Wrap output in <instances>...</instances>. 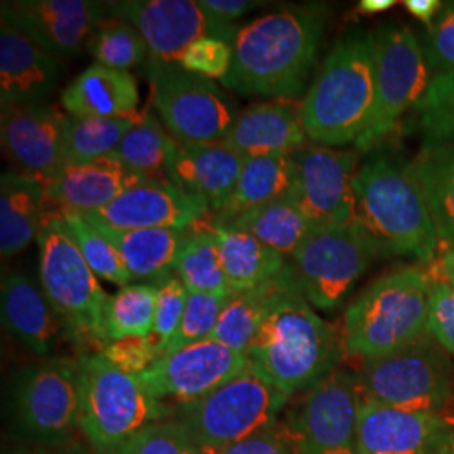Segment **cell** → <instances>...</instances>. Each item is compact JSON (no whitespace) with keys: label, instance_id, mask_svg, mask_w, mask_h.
<instances>
[{"label":"cell","instance_id":"obj_18","mask_svg":"<svg viewBox=\"0 0 454 454\" xmlns=\"http://www.w3.org/2000/svg\"><path fill=\"white\" fill-rule=\"evenodd\" d=\"M296 197L315 227L356 223L357 155L332 146H305L293 153Z\"/></svg>","mask_w":454,"mask_h":454},{"label":"cell","instance_id":"obj_7","mask_svg":"<svg viewBox=\"0 0 454 454\" xmlns=\"http://www.w3.org/2000/svg\"><path fill=\"white\" fill-rule=\"evenodd\" d=\"M80 364V431L97 454H114L148 424L165 421L172 409L153 399L137 375L121 372L99 352Z\"/></svg>","mask_w":454,"mask_h":454},{"label":"cell","instance_id":"obj_8","mask_svg":"<svg viewBox=\"0 0 454 454\" xmlns=\"http://www.w3.org/2000/svg\"><path fill=\"white\" fill-rule=\"evenodd\" d=\"M290 397L249 365L192 404L176 407L182 424L197 448L224 450L279 422Z\"/></svg>","mask_w":454,"mask_h":454},{"label":"cell","instance_id":"obj_49","mask_svg":"<svg viewBox=\"0 0 454 454\" xmlns=\"http://www.w3.org/2000/svg\"><path fill=\"white\" fill-rule=\"evenodd\" d=\"M221 454H294L292 442L278 422L238 444L221 450Z\"/></svg>","mask_w":454,"mask_h":454},{"label":"cell","instance_id":"obj_23","mask_svg":"<svg viewBox=\"0 0 454 454\" xmlns=\"http://www.w3.org/2000/svg\"><path fill=\"white\" fill-rule=\"evenodd\" d=\"M142 180L145 179L110 155L93 162L66 163L44 187L49 206L58 211L93 214Z\"/></svg>","mask_w":454,"mask_h":454},{"label":"cell","instance_id":"obj_43","mask_svg":"<svg viewBox=\"0 0 454 454\" xmlns=\"http://www.w3.org/2000/svg\"><path fill=\"white\" fill-rule=\"evenodd\" d=\"M195 444L176 419L153 422L129 439L114 454H192Z\"/></svg>","mask_w":454,"mask_h":454},{"label":"cell","instance_id":"obj_4","mask_svg":"<svg viewBox=\"0 0 454 454\" xmlns=\"http://www.w3.org/2000/svg\"><path fill=\"white\" fill-rule=\"evenodd\" d=\"M375 110V39L372 33L343 35L325 58L300 116L311 142L340 146L369 130Z\"/></svg>","mask_w":454,"mask_h":454},{"label":"cell","instance_id":"obj_10","mask_svg":"<svg viewBox=\"0 0 454 454\" xmlns=\"http://www.w3.org/2000/svg\"><path fill=\"white\" fill-rule=\"evenodd\" d=\"M377 256V246L358 223L315 227L293 253L290 270L309 303L332 311Z\"/></svg>","mask_w":454,"mask_h":454},{"label":"cell","instance_id":"obj_54","mask_svg":"<svg viewBox=\"0 0 454 454\" xmlns=\"http://www.w3.org/2000/svg\"><path fill=\"white\" fill-rule=\"evenodd\" d=\"M395 5V0H362L358 4V11L364 14H379L384 11H389Z\"/></svg>","mask_w":454,"mask_h":454},{"label":"cell","instance_id":"obj_52","mask_svg":"<svg viewBox=\"0 0 454 454\" xmlns=\"http://www.w3.org/2000/svg\"><path fill=\"white\" fill-rule=\"evenodd\" d=\"M20 454H88V451L82 448V444L69 441L63 444H43L29 451H22Z\"/></svg>","mask_w":454,"mask_h":454},{"label":"cell","instance_id":"obj_12","mask_svg":"<svg viewBox=\"0 0 454 454\" xmlns=\"http://www.w3.org/2000/svg\"><path fill=\"white\" fill-rule=\"evenodd\" d=\"M357 373L337 369L300 394L279 421L294 454H358Z\"/></svg>","mask_w":454,"mask_h":454},{"label":"cell","instance_id":"obj_2","mask_svg":"<svg viewBox=\"0 0 454 454\" xmlns=\"http://www.w3.org/2000/svg\"><path fill=\"white\" fill-rule=\"evenodd\" d=\"M343 333L301 294L288 264V279L266 311L247 358L290 399L311 389L340 367Z\"/></svg>","mask_w":454,"mask_h":454},{"label":"cell","instance_id":"obj_17","mask_svg":"<svg viewBox=\"0 0 454 454\" xmlns=\"http://www.w3.org/2000/svg\"><path fill=\"white\" fill-rule=\"evenodd\" d=\"M69 118L48 101L2 106V150L17 172L46 182L63 168Z\"/></svg>","mask_w":454,"mask_h":454},{"label":"cell","instance_id":"obj_14","mask_svg":"<svg viewBox=\"0 0 454 454\" xmlns=\"http://www.w3.org/2000/svg\"><path fill=\"white\" fill-rule=\"evenodd\" d=\"M20 427L41 444L73 441L80 429V364L69 358H44L24 369L16 386Z\"/></svg>","mask_w":454,"mask_h":454},{"label":"cell","instance_id":"obj_48","mask_svg":"<svg viewBox=\"0 0 454 454\" xmlns=\"http://www.w3.org/2000/svg\"><path fill=\"white\" fill-rule=\"evenodd\" d=\"M427 333L446 354L454 356V290L436 275L429 296Z\"/></svg>","mask_w":454,"mask_h":454},{"label":"cell","instance_id":"obj_45","mask_svg":"<svg viewBox=\"0 0 454 454\" xmlns=\"http://www.w3.org/2000/svg\"><path fill=\"white\" fill-rule=\"evenodd\" d=\"M422 48L433 78L454 71V2L442 4L438 16L427 24Z\"/></svg>","mask_w":454,"mask_h":454},{"label":"cell","instance_id":"obj_5","mask_svg":"<svg viewBox=\"0 0 454 454\" xmlns=\"http://www.w3.org/2000/svg\"><path fill=\"white\" fill-rule=\"evenodd\" d=\"M433 273L404 266L379 278L345 313L343 343L350 357H382L427 333Z\"/></svg>","mask_w":454,"mask_h":454},{"label":"cell","instance_id":"obj_11","mask_svg":"<svg viewBox=\"0 0 454 454\" xmlns=\"http://www.w3.org/2000/svg\"><path fill=\"white\" fill-rule=\"evenodd\" d=\"M375 39V110L369 130L358 138L360 150H371L397 129L399 120L418 106L433 80L422 41L411 27L386 24Z\"/></svg>","mask_w":454,"mask_h":454},{"label":"cell","instance_id":"obj_51","mask_svg":"<svg viewBox=\"0 0 454 454\" xmlns=\"http://www.w3.org/2000/svg\"><path fill=\"white\" fill-rule=\"evenodd\" d=\"M404 5H406L407 12L411 16L419 19L421 22H426V24L433 22L434 17L438 16L441 7H442V4L439 0H406Z\"/></svg>","mask_w":454,"mask_h":454},{"label":"cell","instance_id":"obj_1","mask_svg":"<svg viewBox=\"0 0 454 454\" xmlns=\"http://www.w3.org/2000/svg\"><path fill=\"white\" fill-rule=\"evenodd\" d=\"M324 7H298L254 19L232 43L223 86L243 97H298L315 67L325 31Z\"/></svg>","mask_w":454,"mask_h":454},{"label":"cell","instance_id":"obj_15","mask_svg":"<svg viewBox=\"0 0 454 454\" xmlns=\"http://www.w3.org/2000/svg\"><path fill=\"white\" fill-rule=\"evenodd\" d=\"M110 14L130 22L145 39L148 65H180L184 51L204 37L231 46L239 33L207 14L194 0H123L108 2Z\"/></svg>","mask_w":454,"mask_h":454},{"label":"cell","instance_id":"obj_50","mask_svg":"<svg viewBox=\"0 0 454 454\" xmlns=\"http://www.w3.org/2000/svg\"><path fill=\"white\" fill-rule=\"evenodd\" d=\"M199 4L207 14L224 24H234V20L262 5V2L253 0H199Z\"/></svg>","mask_w":454,"mask_h":454},{"label":"cell","instance_id":"obj_20","mask_svg":"<svg viewBox=\"0 0 454 454\" xmlns=\"http://www.w3.org/2000/svg\"><path fill=\"white\" fill-rule=\"evenodd\" d=\"M453 442L454 421L450 416L362 401L358 454H439Z\"/></svg>","mask_w":454,"mask_h":454},{"label":"cell","instance_id":"obj_56","mask_svg":"<svg viewBox=\"0 0 454 454\" xmlns=\"http://www.w3.org/2000/svg\"><path fill=\"white\" fill-rule=\"evenodd\" d=\"M439 454H454V442L453 444H450L446 450H442Z\"/></svg>","mask_w":454,"mask_h":454},{"label":"cell","instance_id":"obj_28","mask_svg":"<svg viewBox=\"0 0 454 454\" xmlns=\"http://www.w3.org/2000/svg\"><path fill=\"white\" fill-rule=\"evenodd\" d=\"M86 219L114 244L131 279L157 285L176 271L180 251L189 238V229H116Z\"/></svg>","mask_w":454,"mask_h":454},{"label":"cell","instance_id":"obj_31","mask_svg":"<svg viewBox=\"0 0 454 454\" xmlns=\"http://www.w3.org/2000/svg\"><path fill=\"white\" fill-rule=\"evenodd\" d=\"M296 185L298 174L293 155L279 153L244 159L243 170L236 189L215 219L231 221L244 212L253 211L281 197L293 194Z\"/></svg>","mask_w":454,"mask_h":454},{"label":"cell","instance_id":"obj_55","mask_svg":"<svg viewBox=\"0 0 454 454\" xmlns=\"http://www.w3.org/2000/svg\"><path fill=\"white\" fill-rule=\"evenodd\" d=\"M192 454H221L219 450H211V448H197L195 446L194 453Z\"/></svg>","mask_w":454,"mask_h":454},{"label":"cell","instance_id":"obj_53","mask_svg":"<svg viewBox=\"0 0 454 454\" xmlns=\"http://www.w3.org/2000/svg\"><path fill=\"white\" fill-rule=\"evenodd\" d=\"M433 275L442 278L454 290V253L453 251H441L438 260V268Z\"/></svg>","mask_w":454,"mask_h":454},{"label":"cell","instance_id":"obj_47","mask_svg":"<svg viewBox=\"0 0 454 454\" xmlns=\"http://www.w3.org/2000/svg\"><path fill=\"white\" fill-rule=\"evenodd\" d=\"M232 46L214 37H204L195 41L184 51L180 66L194 74L207 80H223L231 69Z\"/></svg>","mask_w":454,"mask_h":454},{"label":"cell","instance_id":"obj_37","mask_svg":"<svg viewBox=\"0 0 454 454\" xmlns=\"http://www.w3.org/2000/svg\"><path fill=\"white\" fill-rule=\"evenodd\" d=\"M144 114L118 118H69L66 163L93 162L110 157Z\"/></svg>","mask_w":454,"mask_h":454},{"label":"cell","instance_id":"obj_26","mask_svg":"<svg viewBox=\"0 0 454 454\" xmlns=\"http://www.w3.org/2000/svg\"><path fill=\"white\" fill-rule=\"evenodd\" d=\"M307 138L300 112L285 101H262L238 114L224 144L244 159H254L293 155L305 148Z\"/></svg>","mask_w":454,"mask_h":454},{"label":"cell","instance_id":"obj_36","mask_svg":"<svg viewBox=\"0 0 454 454\" xmlns=\"http://www.w3.org/2000/svg\"><path fill=\"white\" fill-rule=\"evenodd\" d=\"M159 286L137 283L120 288L110 296L105 311L106 340L127 337H150L155 326Z\"/></svg>","mask_w":454,"mask_h":454},{"label":"cell","instance_id":"obj_39","mask_svg":"<svg viewBox=\"0 0 454 454\" xmlns=\"http://www.w3.org/2000/svg\"><path fill=\"white\" fill-rule=\"evenodd\" d=\"M86 49L97 65L120 71H130L148 61V48L142 34L130 22L116 17H108L98 26Z\"/></svg>","mask_w":454,"mask_h":454},{"label":"cell","instance_id":"obj_46","mask_svg":"<svg viewBox=\"0 0 454 454\" xmlns=\"http://www.w3.org/2000/svg\"><path fill=\"white\" fill-rule=\"evenodd\" d=\"M116 369L130 375H140L148 371L160 356L159 345L150 337H127L120 340H110L98 350Z\"/></svg>","mask_w":454,"mask_h":454},{"label":"cell","instance_id":"obj_41","mask_svg":"<svg viewBox=\"0 0 454 454\" xmlns=\"http://www.w3.org/2000/svg\"><path fill=\"white\" fill-rule=\"evenodd\" d=\"M416 108L424 145L454 144V71L434 76Z\"/></svg>","mask_w":454,"mask_h":454},{"label":"cell","instance_id":"obj_32","mask_svg":"<svg viewBox=\"0 0 454 454\" xmlns=\"http://www.w3.org/2000/svg\"><path fill=\"white\" fill-rule=\"evenodd\" d=\"M221 223L243 229L283 256H292L315 229V224L309 221L296 197V191L266 206L244 212L231 221Z\"/></svg>","mask_w":454,"mask_h":454},{"label":"cell","instance_id":"obj_3","mask_svg":"<svg viewBox=\"0 0 454 454\" xmlns=\"http://www.w3.org/2000/svg\"><path fill=\"white\" fill-rule=\"evenodd\" d=\"M356 223L367 231L380 256L434 262L441 241L414 163L379 150L358 167Z\"/></svg>","mask_w":454,"mask_h":454},{"label":"cell","instance_id":"obj_35","mask_svg":"<svg viewBox=\"0 0 454 454\" xmlns=\"http://www.w3.org/2000/svg\"><path fill=\"white\" fill-rule=\"evenodd\" d=\"M177 148L179 142L163 129L160 120L145 112L125 135L114 157L144 179H163Z\"/></svg>","mask_w":454,"mask_h":454},{"label":"cell","instance_id":"obj_24","mask_svg":"<svg viewBox=\"0 0 454 454\" xmlns=\"http://www.w3.org/2000/svg\"><path fill=\"white\" fill-rule=\"evenodd\" d=\"M243 165L244 157L224 142L179 144L167 179L197 197L209 211L219 214L236 189Z\"/></svg>","mask_w":454,"mask_h":454},{"label":"cell","instance_id":"obj_42","mask_svg":"<svg viewBox=\"0 0 454 454\" xmlns=\"http://www.w3.org/2000/svg\"><path fill=\"white\" fill-rule=\"evenodd\" d=\"M226 301L227 298L224 296L189 292L179 332L172 341L170 348L167 350V354L195 341L211 339Z\"/></svg>","mask_w":454,"mask_h":454},{"label":"cell","instance_id":"obj_29","mask_svg":"<svg viewBox=\"0 0 454 454\" xmlns=\"http://www.w3.org/2000/svg\"><path fill=\"white\" fill-rule=\"evenodd\" d=\"M44 182L9 170L0 177V253L12 258L37 239L48 212Z\"/></svg>","mask_w":454,"mask_h":454},{"label":"cell","instance_id":"obj_27","mask_svg":"<svg viewBox=\"0 0 454 454\" xmlns=\"http://www.w3.org/2000/svg\"><path fill=\"white\" fill-rule=\"evenodd\" d=\"M140 91L130 71L95 63L86 67L61 93L66 114L74 118H118L138 114Z\"/></svg>","mask_w":454,"mask_h":454},{"label":"cell","instance_id":"obj_40","mask_svg":"<svg viewBox=\"0 0 454 454\" xmlns=\"http://www.w3.org/2000/svg\"><path fill=\"white\" fill-rule=\"evenodd\" d=\"M65 217L73 238L76 239L82 258L90 264L93 273L120 288L130 285L131 279L125 262L114 244L110 243L97 227L93 226L84 214L80 212L59 211Z\"/></svg>","mask_w":454,"mask_h":454},{"label":"cell","instance_id":"obj_9","mask_svg":"<svg viewBox=\"0 0 454 454\" xmlns=\"http://www.w3.org/2000/svg\"><path fill=\"white\" fill-rule=\"evenodd\" d=\"M362 401L446 416L454 397L451 360L431 335L382 357L362 362Z\"/></svg>","mask_w":454,"mask_h":454},{"label":"cell","instance_id":"obj_22","mask_svg":"<svg viewBox=\"0 0 454 454\" xmlns=\"http://www.w3.org/2000/svg\"><path fill=\"white\" fill-rule=\"evenodd\" d=\"M63 76L59 58L0 20V105L41 103Z\"/></svg>","mask_w":454,"mask_h":454},{"label":"cell","instance_id":"obj_19","mask_svg":"<svg viewBox=\"0 0 454 454\" xmlns=\"http://www.w3.org/2000/svg\"><path fill=\"white\" fill-rule=\"evenodd\" d=\"M108 16V2L93 0H4L0 4V20L9 22L56 58L78 54Z\"/></svg>","mask_w":454,"mask_h":454},{"label":"cell","instance_id":"obj_44","mask_svg":"<svg viewBox=\"0 0 454 454\" xmlns=\"http://www.w3.org/2000/svg\"><path fill=\"white\" fill-rule=\"evenodd\" d=\"M159 301L153 326V339L159 345L160 356H165L179 332L180 322L185 311L189 290L179 276H168L157 283Z\"/></svg>","mask_w":454,"mask_h":454},{"label":"cell","instance_id":"obj_33","mask_svg":"<svg viewBox=\"0 0 454 454\" xmlns=\"http://www.w3.org/2000/svg\"><path fill=\"white\" fill-rule=\"evenodd\" d=\"M288 279V264L279 275L256 288L232 293L215 325L211 339L247 356L273 298Z\"/></svg>","mask_w":454,"mask_h":454},{"label":"cell","instance_id":"obj_16","mask_svg":"<svg viewBox=\"0 0 454 454\" xmlns=\"http://www.w3.org/2000/svg\"><path fill=\"white\" fill-rule=\"evenodd\" d=\"M247 365V356L206 339L165 354L137 377L153 399L179 407L206 397Z\"/></svg>","mask_w":454,"mask_h":454},{"label":"cell","instance_id":"obj_30","mask_svg":"<svg viewBox=\"0 0 454 454\" xmlns=\"http://www.w3.org/2000/svg\"><path fill=\"white\" fill-rule=\"evenodd\" d=\"M207 231L215 241L219 260L234 293L256 288L286 268L283 254L239 227L214 219Z\"/></svg>","mask_w":454,"mask_h":454},{"label":"cell","instance_id":"obj_21","mask_svg":"<svg viewBox=\"0 0 454 454\" xmlns=\"http://www.w3.org/2000/svg\"><path fill=\"white\" fill-rule=\"evenodd\" d=\"M209 212L170 179H145L118 195L90 219L116 229H189Z\"/></svg>","mask_w":454,"mask_h":454},{"label":"cell","instance_id":"obj_6","mask_svg":"<svg viewBox=\"0 0 454 454\" xmlns=\"http://www.w3.org/2000/svg\"><path fill=\"white\" fill-rule=\"evenodd\" d=\"M39 279L49 303L59 315L71 340L103 348L105 311L110 294L82 258L63 214L49 209L37 234Z\"/></svg>","mask_w":454,"mask_h":454},{"label":"cell","instance_id":"obj_25","mask_svg":"<svg viewBox=\"0 0 454 454\" xmlns=\"http://www.w3.org/2000/svg\"><path fill=\"white\" fill-rule=\"evenodd\" d=\"M0 311L4 328L39 357L48 356L65 332V325L43 288L19 271L4 273Z\"/></svg>","mask_w":454,"mask_h":454},{"label":"cell","instance_id":"obj_38","mask_svg":"<svg viewBox=\"0 0 454 454\" xmlns=\"http://www.w3.org/2000/svg\"><path fill=\"white\" fill-rule=\"evenodd\" d=\"M176 273L189 292L224 298L234 293L219 260L215 241L207 229L189 232L176 264Z\"/></svg>","mask_w":454,"mask_h":454},{"label":"cell","instance_id":"obj_34","mask_svg":"<svg viewBox=\"0 0 454 454\" xmlns=\"http://www.w3.org/2000/svg\"><path fill=\"white\" fill-rule=\"evenodd\" d=\"M412 163L438 229L441 247L454 253V144L422 145Z\"/></svg>","mask_w":454,"mask_h":454},{"label":"cell","instance_id":"obj_13","mask_svg":"<svg viewBox=\"0 0 454 454\" xmlns=\"http://www.w3.org/2000/svg\"><path fill=\"white\" fill-rule=\"evenodd\" d=\"M152 105L182 144L224 142L238 114L223 90L180 65H148Z\"/></svg>","mask_w":454,"mask_h":454}]
</instances>
